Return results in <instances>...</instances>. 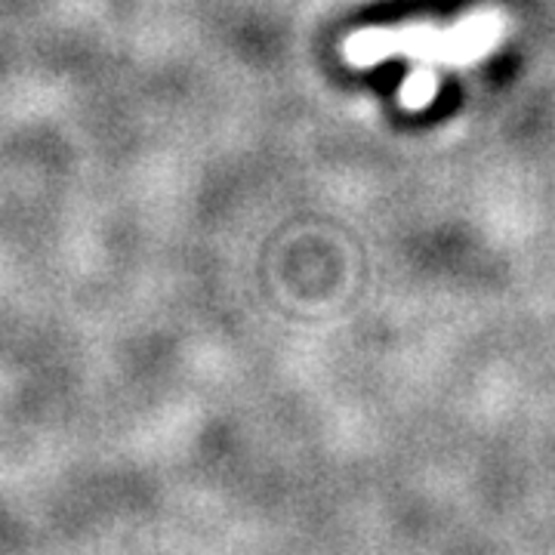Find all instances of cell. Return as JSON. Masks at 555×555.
Instances as JSON below:
<instances>
[{
  "label": "cell",
  "mask_w": 555,
  "mask_h": 555,
  "mask_svg": "<svg viewBox=\"0 0 555 555\" xmlns=\"http://www.w3.org/2000/svg\"><path fill=\"white\" fill-rule=\"evenodd\" d=\"M506 35L500 10H476L451 25L408 22L392 28H361L343 43V60L356 68H374L389 60H408L411 68H466L481 62Z\"/></svg>",
  "instance_id": "cell-1"
},
{
  "label": "cell",
  "mask_w": 555,
  "mask_h": 555,
  "mask_svg": "<svg viewBox=\"0 0 555 555\" xmlns=\"http://www.w3.org/2000/svg\"><path fill=\"white\" fill-rule=\"evenodd\" d=\"M436 90V72H429V68H411V75L401 83V105L411 108V112H420V108H426L433 102Z\"/></svg>",
  "instance_id": "cell-2"
}]
</instances>
